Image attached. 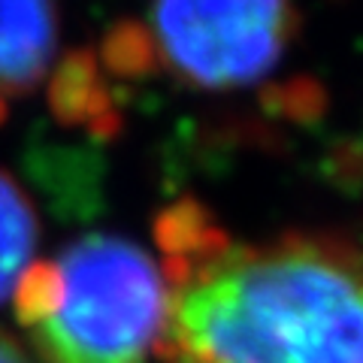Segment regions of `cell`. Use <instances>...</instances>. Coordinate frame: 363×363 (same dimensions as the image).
Listing matches in <instances>:
<instances>
[{
  "mask_svg": "<svg viewBox=\"0 0 363 363\" xmlns=\"http://www.w3.org/2000/svg\"><path fill=\"white\" fill-rule=\"evenodd\" d=\"M52 109L64 121L73 124H91L97 133L112 130L118 124V116L112 109L109 91L104 88L100 64L94 55L79 52L67 58L52 82Z\"/></svg>",
  "mask_w": 363,
  "mask_h": 363,
  "instance_id": "5",
  "label": "cell"
},
{
  "mask_svg": "<svg viewBox=\"0 0 363 363\" xmlns=\"http://www.w3.org/2000/svg\"><path fill=\"white\" fill-rule=\"evenodd\" d=\"M58 9L49 4H0V118L6 104L37 88L58 49Z\"/></svg>",
  "mask_w": 363,
  "mask_h": 363,
  "instance_id": "4",
  "label": "cell"
},
{
  "mask_svg": "<svg viewBox=\"0 0 363 363\" xmlns=\"http://www.w3.org/2000/svg\"><path fill=\"white\" fill-rule=\"evenodd\" d=\"M176 363H363V242H233L197 203L157 218Z\"/></svg>",
  "mask_w": 363,
  "mask_h": 363,
  "instance_id": "1",
  "label": "cell"
},
{
  "mask_svg": "<svg viewBox=\"0 0 363 363\" xmlns=\"http://www.w3.org/2000/svg\"><path fill=\"white\" fill-rule=\"evenodd\" d=\"M300 30V13L276 0L161 4L124 18L97 64L121 79L167 76L188 88H240L276 70Z\"/></svg>",
  "mask_w": 363,
  "mask_h": 363,
  "instance_id": "3",
  "label": "cell"
},
{
  "mask_svg": "<svg viewBox=\"0 0 363 363\" xmlns=\"http://www.w3.org/2000/svg\"><path fill=\"white\" fill-rule=\"evenodd\" d=\"M40 240L37 212L18 182L0 169V303L13 297L18 279L33 264Z\"/></svg>",
  "mask_w": 363,
  "mask_h": 363,
  "instance_id": "6",
  "label": "cell"
},
{
  "mask_svg": "<svg viewBox=\"0 0 363 363\" xmlns=\"http://www.w3.org/2000/svg\"><path fill=\"white\" fill-rule=\"evenodd\" d=\"M13 306L43 363L167 357L173 288L161 260L128 236L88 233L30 264Z\"/></svg>",
  "mask_w": 363,
  "mask_h": 363,
  "instance_id": "2",
  "label": "cell"
},
{
  "mask_svg": "<svg viewBox=\"0 0 363 363\" xmlns=\"http://www.w3.org/2000/svg\"><path fill=\"white\" fill-rule=\"evenodd\" d=\"M0 363H33L28 351L21 348L6 330H0Z\"/></svg>",
  "mask_w": 363,
  "mask_h": 363,
  "instance_id": "7",
  "label": "cell"
}]
</instances>
